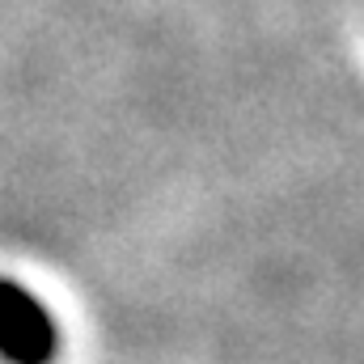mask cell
Returning <instances> with one entry per match:
<instances>
[{"instance_id": "1", "label": "cell", "mask_w": 364, "mask_h": 364, "mask_svg": "<svg viewBox=\"0 0 364 364\" xmlns=\"http://www.w3.org/2000/svg\"><path fill=\"white\" fill-rule=\"evenodd\" d=\"M0 356L9 364H47L55 356L51 314L13 279H0Z\"/></svg>"}]
</instances>
